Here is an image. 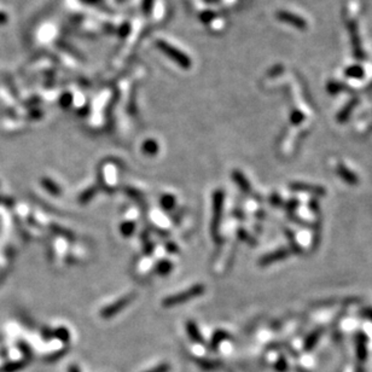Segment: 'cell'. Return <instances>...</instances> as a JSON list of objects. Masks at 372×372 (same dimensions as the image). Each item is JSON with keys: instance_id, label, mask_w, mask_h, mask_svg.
<instances>
[{"instance_id": "ba28073f", "label": "cell", "mask_w": 372, "mask_h": 372, "mask_svg": "<svg viewBox=\"0 0 372 372\" xmlns=\"http://www.w3.org/2000/svg\"><path fill=\"white\" fill-rule=\"evenodd\" d=\"M186 328H188L189 336L191 337L192 341H195V342H197V343L202 342V341H203L202 336H201L200 330H198V328L196 327V325L192 324L190 321V323H188V325H186Z\"/></svg>"}, {"instance_id": "30bf717a", "label": "cell", "mask_w": 372, "mask_h": 372, "mask_svg": "<svg viewBox=\"0 0 372 372\" xmlns=\"http://www.w3.org/2000/svg\"><path fill=\"white\" fill-rule=\"evenodd\" d=\"M228 335L225 333V331H218L215 335L213 336V340H212V346L213 348H216L220 345V342H221L222 340L227 339Z\"/></svg>"}, {"instance_id": "5bb4252c", "label": "cell", "mask_w": 372, "mask_h": 372, "mask_svg": "<svg viewBox=\"0 0 372 372\" xmlns=\"http://www.w3.org/2000/svg\"><path fill=\"white\" fill-rule=\"evenodd\" d=\"M297 206H299V202H297L296 200H291L290 202L287 204V209H289V210L290 209H295Z\"/></svg>"}, {"instance_id": "9a60e30c", "label": "cell", "mask_w": 372, "mask_h": 372, "mask_svg": "<svg viewBox=\"0 0 372 372\" xmlns=\"http://www.w3.org/2000/svg\"><path fill=\"white\" fill-rule=\"evenodd\" d=\"M362 315H365V317L372 320V309H365V311L362 312Z\"/></svg>"}, {"instance_id": "9c48e42d", "label": "cell", "mask_w": 372, "mask_h": 372, "mask_svg": "<svg viewBox=\"0 0 372 372\" xmlns=\"http://www.w3.org/2000/svg\"><path fill=\"white\" fill-rule=\"evenodd\" d=\"M234 178H235V181L237 182L238 185H240V188L244 192H249L250 191V185H249V182H248V180L246 179V176L242 175L241 173L235 172L234 173Z\"/></svg>"}, {"instance_id": "4fadbf2b", "label": "cell", "mask_w": 372, "mask_h": 372, "mask_svg": "<svg viewBox=\"0 0 372 372\" xmlns=\"http://www.w3.org/2000/svg\"><path fill=\"white\" fill-rule=\"evenodd\" d=\"M58 337H60V340L63 341V342H67V341L70 339V335L66 330V329H61V330H60V335H58Z\"/></svg>"}, {"instance_id": "3957f363", "label": "cell", "mask_w": 372, "mask_h": 372, "mask_svg": "<svg viewBox=\"0 0 372 372\" xmlns=\"http://www.w3.org/2000/svg\"><path fill=\"white\" fill-rule=\"evenodd\" d=\"M133 296H125L122 297V299L119 300V301L114 303V305H111L109 307H105V308L102 311V315H103L104 318H111L113 315H115L117 312H120L121 309H123L125 307L128 305V302L131 301Z\"/></svg>"}, {"instance_id": "8fae6325", "label": "cell", "mask_w": 372, "mask_h": 372, "mask_svg": "<svg viewBox=\"0 0 372 372\" xmlns=\"http://www.w3.org/2000/svg\"><path fill=\"white\" fill-rule=\"evenodd\" d=\"M169 371H170V365L167 364V362H163V364L157 365V366L150 368V370L145 371V372H169Z\"/></svg>"}, {"instance_id": "8992f818", "label": "cell", "mask_w": 372, "mask_h": 372, "mask_svg": "<svg viewBox=\"0 0 372 372\" xmlns=\"http://www.w3.org/2000/svg\"><path fill=\"white\" fill-rule=\"evenodd\" d=\"M336 172H337V174H339L346 182H348V184H352V185L358 184V178H356V175L352 172V170H349L348 168H347L346 166H343V164H341V163L337 164Z\"/></svg>"}, {"instance_id": "e0dca14e", "label": "cell", "mask_w": 372, "mask_h": 372, "mask_svg": "<svg viewBox=\"0 0 372 372\" xmlns=\"http://www.w3.org/2000/svg\"><path fill=\"white\" fill-rule=\"evenodd\" d=\"M309 208H311L312 210H315V212H317V210H318V204H317V202H315V201H311V202H309Z\"/></svg>"}, {"instance_id": "2e32d148", "label": "cell", "mask_w": 372, "mask_h": 372, "mask_svg": "<svg viewBox=\"0 0 372 372\" xmlns=\"http://www.w3.org/2000/svg\"><path fill=\"white\" fill-rule=\"evenodd\" d=\"M68 372H81V371H80V367H77L76 365H70V366L68 367Z\"/></svg>"}, {"instance_id": "6da1fadb", "label": "cell", "mask_w": 372, "mask_h": 372, "mask_svg": "<svg viewBox=\"0 0 372 372\" xmlns=\"http://www.w3.org/2000/svg\"><path fill=\"white\" fill-rule=\"evenodd\" d=\"M206 291V288L203 285H195V287H191L190 289H188L186 291H181L180 294L174 296H169L167 299L163 300V306L164 307H173L176 305H181L185 301H189V300L195 299V297L201 296L202 294Z\"/></svg>"}, {"instance_id": "ac0fdd59", "label": "cell", "mask_w": 372, "mask_h": 372, "mask_svg": "<svg viewBox=\"0 0 372 372\" xmlns=\"http://www.w3.org/2000/svg\"><path fill=\"white\" fill-rule=\"evenodd\" d=\"M355 372H365V371H364V368H362L361 366H359L358 368H356Z\"/></svg>"}, {"instance_id": "5b68a950", "label": "cell", "mask_w": 372, "mask_h": 372, "mask_svg": "<svg viewBox=\"0 0 372 372\" xmlns=\"http://www.w3.org/2000/svg\"><path fill=\"white\" fill-rule=\"evenodd\" d=\"M289 255H290V250L289 249H284V248H283V249H278L277 252L271 253V254H268V255H266L265 257H262L260 263H261V266H267L272 262H275V261H279V260L287 259V257Z\"/></svg>"}, {"instance_id": "52a82bcc", "label": "cell", "mask_w": 372, "mask_h": 372, "mask_svg": "<svg viewBox=\"0 0 372 372\" xmlns=\"http://www.w3.org/2000/svg\"><path fill=\"white\" fill-rule=\"evenodd\" d=\"M321 334H323V329H318V330L313 331V333L311 335H309V336L306 339L305 350H307V352H309V350H312L313 348H314L315 345H317V343H318V340L320 339Z\"/></svg>"}, {"instance_id": "7c38bea8", "label": "cell", "mask_w": 372, "mask_h": 372, "mask_svg": "<svg viewBox=\"0 0 372 372\" xmlns=\"http://www.w3.org/2000/svg\"><path fill=\"white\" fill-rule=\"evenodd\" d=\"M287 368H288L287 361H285L284 356H282V358H279L277 364H275V370H277L278 372H285L287 371Z\"/></svg>"}, {"instance_id": "7a4b0ae2", "label": "cell", "mask_w": 372, "mask_h": 372, "mask_svg": "<svg viewBox=\"0 0 372 372\" xmlns=\"http://www.w3.org/2000/svg\"><path fill=\"white\" fill-rule=\"evenodd\" d=\"M290 190L293 191H302V192H309V194L315 195V196H323L325 195V189L321 186L309 185L305 184V182H293L290 184Z\"/></svg>"}, {"instance_id": "277c9868", "label": "cell", "mask_w": 372, "mask_h": 372, "mask_svg": "<svg viewBox=\"0 0 372 372\" xmlns=\"http://www.w3.org/2000/svg\"><path fill=\"white\" fill-rule=\"evenodd\" d=\"M356 356H358L359 361L364 362L367 358V337L362 333H359L356 335Z\"/></svg>"}]
</instances>
